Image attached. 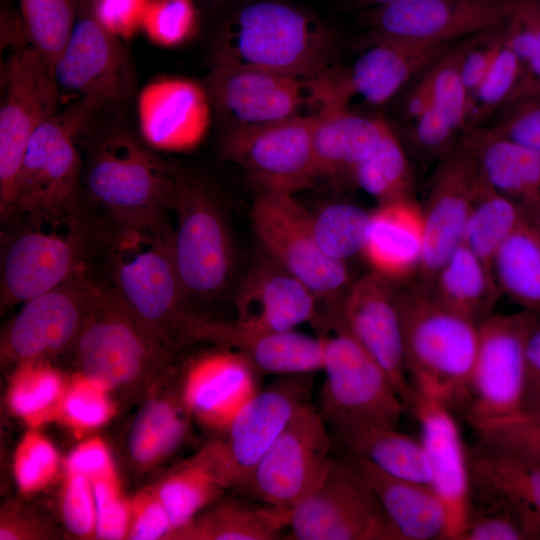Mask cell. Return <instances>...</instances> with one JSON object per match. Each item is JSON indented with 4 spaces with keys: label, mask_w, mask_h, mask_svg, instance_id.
I'll return each mask as SVG.
<instances>
[{
    "label": "cell",
    "mask_w": 540,
    "mask_h": 540,
    "mask_svg": "<svg viewBox=\"0 0 540 540\" xmlns=\"http://www.w3.org/2000/svg\"><path fill=\"white\" fill-rule=\"evenodd\" d=\"M168 213L146 223L116 225L107 253V283L143 323L175 348L189 342L190 324L197 314L180 282Z\"/></svg>",
    "instance_id": "obj_1"
},
{
    "label": "cell",
    "mask_w": 540,
    "mask_h": 540,
    "mask_svg": "<svg viewBox=\"0 0 540 540\" xmlns=\"http://www.w3.org/2000/svg\"><path fill=\"white\" fill-rule=\"evenodd\" d=\"M333 37L314 15L277 0L233 12L217 39L214 62L313 79L330 68Z\"/></svg>",
    "instance_id": "obj_2"
},
{
    "label": "cell",
    "mask_w": 540,
    "mask_h": 540,
    "mask_svg": "<svg viewBox=\"0 0 540 540\" xmlns=\"http://www.w3.org/2000/svg\"><path fill=\"white\" fill-rule=\"evenodd\" d=\"M396 286L410 383L414 391L458 411L476 356L478 323L417 284Z\"/></svg>",
    "instance_id": "obj_3"
},
{
    "label": "cell",
    "mask_w": 540,
    "mask_h": 540,
    "mask_svg": "<svg viewBox=\"0 0 540 540\" xmlns=\"http://www.w3.org/2000/svg\"><path fill=\"white\" fill-rule=\"evenodd\" d=\"M1 255V307L8 309L87 270L88 231L79 207L17 213ZM10 218V219H11Z\"/></svg>",
    "instance_id": "obj_4"
},
{
    "label": "cell",
    "mask_w": 540,
    "mask_h": 540,
    "mask_svg": "<svg viewBox=\"0 0 540 540\" xmlns=\"http://www.w3.org/2000/svg\"><path fill=\"white\" fill-rule=\"evenodd\" d=\"M75 349L81 373L109 391L164 366L174 347L143 323L107 282L91 278Z\"/></svg>",
    "instance_id": "obj_5"
},
{
    "label": "cell",
    "mask_w": 540,
    "mask_h": 540,
    "mask_svg": "<svg viewBox=\"0 0 540 540\" xmlns=\"http://www.w3.org/2000/svg\"><path fill=\"white\" fill-rule=\"evenodd\" d=\"M170 210L175 262L189 305L221 297L234 281L237 249L219 197L203 181L177 172Z\"/></svg>",
    "instance_id": "obj_6"
},
{
    "label": "cell",
    "mask_w": 540,
    "mask_h": 540,
    "mask_svg": "<svg viewBox=\"0 0 540 540\" xmlns=\"http://www.w3.org/2000/svg\"><path fill=\"white\" fill-rule=\"evenodd\" d=\"M316 320L329 328L321 337L325 381L318 408L328 427L398 428L407 407L379 364L349 332L339 308Z\"/></svg>",
    "instance_id": "obj_7"
},
{
    "label": "cell",
    "mask_w": 540,
    "mask_h": 540,
    "mask_svg": "<svg viewBox=\"0 0 540 540\" xmlns=\"http://www.w3.org/2000/svg\"><path fill=\"white\" fill-rule=\"evenodd\" d=\"M177 171L148 145L124 133L109 135L92 148L85 169L90 198L116 225L155 220L170 211Z\"/></svg>",
    "instance_id": "obj_8"
},
{
    "label": "cell",
    "mask_w": 540,
    "mask_h": 540,
    "mask_svg": "<svg viewBox=\"0 0 540 540\" xmlns=\"http://www.w3.org/2000/svg\"><path fill=\"white\" fill-rule=\"evenodd\" d=\"M311 374L278 376L259 389L212 441L194 458L226 488L240 491L256 465L312 391Z\"/></svg>",
    "instance_id": "obj_9"
},
{
    "label": "cell",
    "mask_w": 540,
    "mask_h": 540,
    "mask_svg": "<svg viewBox=\"0 0 540 540\" xmlns=\"http://www.w3.org/2000/svg\"><path fill=\"white\" fill-rule=\"evenodd\" d=\"M259 246L303 282L318 300L339 306L353 284L347 263L327 256L318 246L311 212L293 193L258 190L250 211Z\"/></svg>",
    "instance_id": "obj_10"
},
{
    "label": "cell",
    "mask_w": 540,
    "mask_h": 540,
    "mask_svg": "<svg viewBox=\"0 0 540 540\" xmlns=\"http://www.w3.org/2000/svg\"><path fill=\"white\" fill-rule=\"evenodd\" d=\"M540 315L491 314L478 323L476 356L458 410L468 424L522 412L525 352Z\"/></svg>",
    "instance_id": "obj_11"
},
{
    "label": "cell",
    "mask_w": 540,
    "mask_h": 540,
    "mask_svg": "<svg viewBox=\"0 0 540 540\" xmlns=\"http://www.w3.org/2000/svg\"><path fill=\"white\" fill-rule=\"evenodd\" d=\"M96 113L92 104L79 100L35 131L19 169L12 216L78 206L82 161L76 140Z\"/></svg>",
    "instance_id": "obj_12"
},
{
    "label": "cell",
    "mask_w": 540,
    "mask_h": 540,
    "mask_svg": "<svg viewBox=\"0 0 540 540\" xmlns=\"http://www.w3.org/2000/svg\"><path fill=\"white\" fill-rule=\"evenodd\" d=\"M333 437L318 408L305 404L256 465L244 495L292 512L322 483L332 463Z\"/></svg>",
    "instance_id": "obj_13"
},
{
    "label": "cell",
    "mask_w": 540,
    "mask_h": 540,
    "mask_svg": "<svg viewBox=\"0 0 540 540\" xmlns=\"http://www.w3.org/2000/svg\"><path fill=\"white\" fill-rule=\"evenodd\" d=\"M289 539L402 540L350 460H333L319 487L291 513Z\"/></svg>",
    "instance_id": "obj_14"
},
{
    "label": "cell",
    "mask_w": 540,
    "mask_h": 540,
    "mask_svg": "<svg viewBox=\"0 0 540 540\" xmlns=\"http://www.w3.org/2000/svg\"><path fill=\"white\" fill-rule=\"evenodd\" d=\"M0 109V213L13 214L16 182L35 131L56 114L60 89L51 66L32 46L20 49L5 74Z\"/></svg>",
    "instance_id": "obj_15"
},
{
    "label": "cell",
    "mask_w": 540,
    "mask_h": 540,
    "mask_svg": "<svg viewBox=\"0 0 540 540\" xmlns=\"http://www.w3.org/2000/svg\"><path fill=\"white\" fill-rule=\"evenodd\" d=\"M367 47L345 70L330 67L307 81L311 100L322 108L348 107L353 97L382 105L448 48L371 34Z\"/></svg>",
    "instance_id": "obj_16"
},
{
    "label": "cell",
    "mask_w": 540,
    "mask_h": 540,
    "mask_svg": "<svg viewBox=\"0 0 540 540\" xmlns=\"http://www.w3.org/2000/svg\"><path fill=\"white\" fill-rule=\"evenodd\" d=\"M315 114L272 124L226 130L221 155L239 166L258 190L295 193L316 178L313 152Z\"/></svg>",
    "instance_id": "obj_17"
},
{
    "label": "cell",
    "mask_w": 540,
    "mask_h": 540,
    "mask_svg": "<svg viewBox=\"0 0 540 540\" xmlns=\"http://www.w3.org/2000/svg\"><path fill=\"white\" fill-rule=\"evenodd\" d=\"M514 0H408L365 15L371 34L430 44H450L503 25Z\"/></svg>",
    "instance_id": "obj_18"
},
{
    "label": "cell",
    "mask_w": 540,
    "mask_h": 540,
    "mask_svg": "<svg viewBox=\"0 0 540 540\" xmlns=\"http://www.w3.org/2000/svg\"><path fill=\"white\" fill-rule=\"evenodd\" d=\"M52 70L59 89L78 95L98 112L123 102L133 85L131 64L120 39L89 9L75 22Z\"/></svg>",
    "instance_id": "obj_19"
},
{
    "label": "cell",
    "mask_w": 540,
    "mask_h": 540,
    "mask_svg": "<svg viewBox=\"0 0 540 540\" xmlns=\"http://www.w3.org/2000/svg\"><path fill=\"white\" fill-rule=\"evenodd\" d=\"M339 314L385 372L408 410L414 389L407 373L396 283L373 271L367 273L353 282L340 303Z\"/></svg>",
    "instance_id": "obj_20"
},
{
    "label": "cell",
    "mask_w": 540,
    "mask_h": 540,
    "mask_svg": "<svg viewBox=\"0 0 540 540\" xmlns=\"http://www.w3.org/2000/svg\"><path fill=\"white\" fill-rule=\"evenodd\" d=\"M204 87L226 130L264 126L296 115L306 80L214 62Z\"/></svg>",
    "instance_id": "obj_21"
},
{
    "label": "cell",
    "mask_w": 540,
    "mask_h": 540,
    "mask_svg": "<svg viewBox=\"0 0 540 540\" xmlns=\"http://www.w3.org/2000/svg\"><path fill=\"white\" fill-rule=\"evenodd\" d=\"M480 175L462 140L443 158L421 207L424 245L417 285L428 290L446 259L462 243Z\"/></svg>",
    "instance_id": "obj_22"
},
{
    "label": "cell",
    "mask_w": 540,
    "mask_h": 540,
    "mask_svg": "<svg viewBox=\"0 0 540 540\" xmlns=\"http://www.w3.org/2000/svg\"><path fill=\"white\" fill-rule=\"evenodd\" d=\"M420 428L430 469V487L447 516V540H462L471 504L472 476L468 451L452 410L414 391L409 409Z\"/></svg>",
    "instance_id": "obj_23"
},
{
    "label": "cell",
    "mask_w": 540,
    "mask_h": 540,
    "mask_svg": "<svg viewBox=\"0 0 540 540\" xmlns=\"http://www.w3.org/2000/svg\"><path fill=\"white\" fill-rule=\"evenodd\" d=\"M87 270L24 303L7 326L2 354L18 363L44 359L75 344L90 297Z\"/></svg>",
    "instance_id": "obj_24"
},
{
    "label": "cell",
    "mask_w": 540,
    "mask_h": 540,
    "mask_svg": "<svg viewBox=\"0 0 540 540\" xmlns=\"http://www.w3.org/2000/svg\"><path fill=\"white\" fill-rule=\"evenodd\" d=\"M212 105L204 85L181 77H163L145 85L137 99L141 136L150 148L183 152L206 136Z\"/></svg>",
    "instance_id": "obj_25"
},
{
    "label": "cell",
    "mask_w": 540,
    "mask_h": 540,
    "mask_svg": "<svg viewBox=\"0 0 540 540\" xmlns=\"http://www.w3.org/2000/svg\"><path fill=\"white\" fill-rule=\"evenodd\" d=\"M189 340L231 349L243 356L259 375L312 374L323 368V340L295 330L265 331L236 320L196 316Z\"/></svg>",
    "instance_id": "obj_26"
},
{
    "label": "cell",
    "mask_w": 540,
    "mask_h": 540,
    "mask_svg": "<svg viewBox=\"0 0 540 540\" xmlns=\"http://www.w3.org/2000/svg\"><path fill=\"white\" fill-rule=\"evenodd\" d=\"M317 301L303 282L260 248L236 289L235 320L259 330H295L316 320Z\"/></svg>",
    "instance_id": "obj_27"
},
{
    "label": "cell",
    "mask_w": 540,
    "mask_h": 540,
    "mask_svg": "<svg viewBox=\"0 0 540 540\" xmlns=\"http://www.w3.org/2000/svg\"><path fill=\"white\" fill-rule=\"evenodd\" d=\"M257 371L224 347L195 358L183 383L185 407L203 425L222 431L259 390Z\"/></svg>",
    "instance_id": "obj_28"
},
{
    "label": "cell",
    "mask_w": 540,
    "mask_h": 540,
    "mask_svg": "<svg viewBox=\"0 0 540 540\" xmlns=\"http://www.w3.org/2000/svg\"><path fill=\"white\" fill-rule=\"evenodd\" d=\"M424 245L421 207L413 199L371 211L362 255L372 271L399 283L417 274Z\"/></svg>",
    "instance_id": "obj_29"
},
{
    "label": "cell",
    "mask_w": 540,
    "mask_h": 540,
    "mask_svg": "<svg viewBox=\"0 0 540 540\" xmlns=\"http://www.w3.org/2000/svg\"><path fill=\"white\" fill-rule=\"evenodd\" d=\"M463 132L462 142L482 179L530 217L540 201V153L488 127H469Z\"/></svg>",
    "instance_id": "obj_30"
},
{
    "label": "cell",
    "mask_w": 540,
    "mask_h": 540,
    "mask_svg": "<svg viewBox=\"0 0 540 540\" xmlns=\"http://www.w3.org/2000/svg\"><path fill=\"white\" fill-rule=\"evenodd\" d=\"M368 483L402 540H447V516L426 484L389 475L364 458L348 457Z\"/></svg>",
    "instance_id": "obj_31"
},
{
    "label": "cell",
    "mask_w": 540,
    "mask_h": 540,
    "mask_svg": "<svg viewBox=\"0 0 540 540\" xmlns=\"http://www.w3.org/2000/svg\"><path fill=\"white\" fill-rule=\"evenodd\" d=\"M389 129L384 119L359 115L348 107L319 109L313 126L316 178L351 177Z\"/></svg>",
    "instance_id": "obj_32"
},
{
    "label": "cell",
    "mask_w": 540,
    "mask_h": 540,
    "mask_svg": "<svg viewBox=\"0 0 540 540\" xmlns=\"http://www.w3.org/2000/svg\"><path fill=\"white\" fill-rule=\"evenodd\" d=\"M473 487L508 503L540 539V467L479 445L468 452Z\"/></svg>",
    "instance_id": "obj_33"
},
{
    "label": "cell",
    "mask_w": 540,
    "mask_h": 540,
    "mask_svg": "<svg viewBox=\"0 0 540 540\" xmlns=\"http://www.w3.org/2000/svg\"><path fill=\"white\" fill-rule=\"evenodd\" d=\"M330 432L350 455L366 459L389 475L430 486L429 464L420 439L398 428L365 424L339 426Z\"/></svg>",
    "instance_id": "obj_34"
},
{
    "label": "cell",
    "mask_w": 540,
    "mask_h": 540,
    "mask_svg": "<svg viewBox=\"0 0 540 540\" xmlns=\"http://www.w3.org/2000/svg\"><path fill=\"white\" fill-rule=\"evenodd\" d=\"M427 292L477 323L492 314L502 294L492 268L462 243L439 268Z\"/></svg>",
    "instance_id": "obj_35"
},
{
    "label": "cell",
    "mask_w": 540,
    "mask_h": 540,
    "mask_svg": "<svg viewBox=\"0 0 540 540\" xmlns=\"http://www.w3.org/2000/svg\"><path fill=\"white\" fill-rule=\"evenodd\" d=\"M291 513L259 501L227 499L196 515L170 536L188 540H272L288 528Z\"/></svg>",
    "instance_id": "obj_36"
},
{
    "label": "cell",
    "mask_w": 540,
    "mask_h": 540,
    "mask_svg": "<svg viewBox=\"0 0 540 540\" xmlns=\"http://www.w3.org/2000/svg\"><path fill=\"white\" fill-rule=\"evenodd\" d=\"M491 268L502 294L540 315V230L531 219L505 241Z\"/></svg>",
    "instance_id": "obj_37"
},
{
    "label": "cell",
    "mask_w": 540,
    "mask_h": 540,
    "mask_svg": "<svg viewBox=\"0 0 540 540\" xmlns=\"http://www.w3.org/2000/svg\"><path fill=\"white\" fill-rule=\"evenodd\" d=\"M528 219L520 205L492 189L480 176L462 244L491 267L501 246Z\"/></svg>",
    "instance_id": "obj_38"
},
{
    "label": "cell",
    "mask_w": 540,
    "mask_h": 540,
    "mask_svg": "<svg viewBox=\"0 0 540 540\" xmlns=\"http://www.w3.org/2000/svg\"><path fill=\"white\" fill-rule=\"evenodd\" d=\"M351 179L378 205L413 199L410 164L391 127L377 148L354 168Z\"/></svg>",
    "instance_id": "obj_39"
},
{
    "label": "cell",
    "mask_w": 540,
    "mask_h": 540,
    "mask_svg": "<svg viewBox=\"0 0 540 540\" xmlns=\"http://www.w3.org/2000/svg\"><path fill=\"white\" fill-rule=\"evenodd\" d=\"M67 386L60 373L43 359L19 363L8 398L13 412L31 426L59 417Z\"/></svg>",
    "instance_id": "obj_40"
},
{
    "label": "cell",
    "mask_w": 540,
    "mask_h": 540,
    "mask_svg": "<svg viewBox=\"0 0 540 540\" xmlns=\"http://www.w3.org/2000/svg\"><path fill=\"white\" fill-rule=\"evenodd\" d=\"M185 422L173 404L164 399H152L133 421L128 447L133 460L143 466L162 461L180 444Z\"/></svg>",
    "instance_id": "obj_41"
},
{
    "label": "cell",
    "mask_w": 540,
    "mask_h": 540,
    "mask_svg": "<svg viewBox=\"0 0 540 540\" xmlns=\"http://www.w3.org/2000/svg\"><path fill=\"white\" fill-rule=\"evenodd\" d=\"M224 489L195 459L160 482L154 491L169 516L170 535L188 524L208 504L214 503Z\"/></svg>",
    "instance_id": "obj_42"
},
{
    "label": "cell",
    "mask_w": 540,
    "mask_h": 540,
    "mask_svg": "<svg viewBox=\"0 0 540 540\" xmlns=\"http://www.w3.org/2000/svg\"><path fill=\"white\" fill-rule=\"evenodd\" d=\"M371 211L347 202H335L311 212V226L320 249L347 262L362 254Z\"/></svg>",
    "instance_id": "obj_43"
},
{
    "label": "cell",
    "mask_w": 540,
    "mask_h": 540,
    "mask_svg": "<svg viewBox=\"0 0 540 540\" xmlns=\"http://www.w3.org/2000/svg\"><path fill=\"white\" fill-rule=\"evenodd\" d=\"M25 35L53 69L75 24L73 0H19Z\"/></svg>",
    "instance_id": "obj_44"
},
{
    "label": "cell",
    "mask_w": 540,
    "mask_h": 540,
    "mask_svg": "<svg viewBox=\"0 0 540 540\" xmlns=\"http://www.w3.org/2000/svg\"><path fill=\"white\" fill-rule=\"evenodd\" d=\"M465 41L448 48L425 71L421 82L427 88L432 106L438 109L458 131L465 130L469 97L461 76Z\"/></svg>",
    "instance_id": "obj_45"
},
{
    "label": "cell",
    "mask_w": 540,
    "mask_h": 540,
    "mask_svg": "<svg viewBox=\"0 0 540 540\" xmlns=\"http://www.w3.org/2000/svg\"><path fill=\"white\" fill-rule=\"evenodd\" d=\"M469 425L480 446L540 467V422L526 413Z\"/></svg>",
    "instance_id": "obj_46"
},
{
    "label": "cell",
    "mask_w": 540,
    "mask_h": 540,
    "mask_svg": "<svg viewBox=\"0 0 540 540\" xmlns=\"http://www.w3.org/2000/svg\"><path fill=\"white\" fill-rule=\"evenodd\" d=\"M521 73V62L504 33V42L493 64L470 99L466 128L478 127L495 111L507 106L518 87Z\"/></svg>",
    "instance_id": "obj_47"
},
{
    "label": "cell",
    "mask_w": 540,
    "mask_h": 540,
    "mask_svg": "<svg viewBox=\"0 0 540 540\" xmlns=\"http://www.w3.org/2000/svg\"><path fill=\"white\" fill-rule=\"evenodd\" d=\"M197 28L193 0H149L141 30L158 46L176 47L188 42Z\"/></svg>",
    "instance_id": "obj_48"
},
{
    "label": "cell",
    "mask_w": 540,
    "mask_h": 540,
    "mask_svg": "<svg viewBox=\"0 0 540 540\" xmlns=\"http://www.w3.org/2000/svg\"><path fill=\"white\" fill-rule=\"evenodd\" d=\"M113 413L108 390L81 373L67 386L59 417L83 434L105 424Z\"/></svg>",
    "instance_id": "obj_49"
},
{
    "label": "cell",
    "mask_w": 540,
    "mask_h": 540,
    "mask_svg": "<svg viewBox=\"0 0 540 540\" xmlns=\"http://www.w3.org/2000/svg\"><path fill=\"white\" fill-rule=\"evenodd\" d=\"M480 491L484 505H471L462 540H529V533L517 512L504 500Z\"/></svg>",
    "instance_id": "obj_50"
},
{
    "label": "cell",
    "mask_w": 540,
    "mask_h": 540,
    "mask_svg": "<svg viewBox=\"0 0 540 540\" xmlns=\"http://www.w3.org/2000/svg\"><path fill=\"white\" fill-rule=\"evenodd\" d=\"M59 467V456L44 436L27 433L17 447L14 456V475L23 493L37 492L54 478Z\"/></svg>",
    "instance_id": "obj_51"
},
{
    "label": "cell",
    "mask_w": 540,
    "mask_h": 540,
    "mask_svg": "<svg viewBox=\"0 0 540 540\" xmlns=\"http://www.w3.org/2000/svg\"><path fill=\"white\" fill-rule=\"evenodd\" d=\"M61 513L66 527L76 536H96V503L93 484L84 475L67 472Z\"/></svg>",
    "instance_id": "obj_52"
},
{
    "label": "cell",
    "mask_w": 540,
    "mask_h": 540,
    "mask_svg": "<svg viewBox=\"0 0 540 540\" xmlns=\"http://www.w3.org/2000/svg\"><path fill=\"white\" fill-rule=\"evenodd\" d=\"M96 503V537L106 540L126 538L129 502L121 494L117 476L92 482Z\"/></svg>",
    "instance_id": "obj_53"
},
{
    "label": "cell",
    "mask_w": 540,
    "mask_h": 540,
    "mask_svg": "<svg viewBox=\"0 0 540 540\" xmlns=\"http://www.w3.org/2000/svg\"><path fill=\"white\" fill-rule=\"evenodd\" d=\"M505 108L503 115L488 128L540 153V96L516 101Z\"/></svg>",
    "instance_id": "obj_54"
},
{
    "label": "cell",
    "mask_w": 540,
    "mask_h": 540,
    "mask_svg": "<svg viewBox=\"0 0 540 540\" xmlns=\"http://www.w3.org/2000/svg\"><path fill=\"white\" fill-rule=\"evenodd\" d=\"M505 24V23H504ZM504 24L465 41L461 76L469 102L493 64L503 42Z\"/></svg>",
    "instance_id": "obj_55"
},
{
    "label": "cell",
    "mask_w": 540,
    "mask_h": 540,
    "mask_svg": "<svg viewBox=\"0 0 540 540\" xmlns=\"http://www.w3.org/2000/svg\"><path fill=\"white\" fill-rule=\"evenodd\" d=\"M172 531L169 516L154 490H145L129 502V524L126 538L155 540Z\"/></svg>",
    "instance_id": "obj_56"
},
{
    "label": "cell",
    "mask_w": 540,
    "mask_h": 540,
    "mask_svg": "<svg viewBox=\"0 0 540 540\" xmlns=\"http://www.w3.org/2000/svg\"><path fill=\"white\" fill-rule=\"evenodd\" d=\"M413 120L412 142L422 154L441 161L457 145L454 140L459 131L432 105Z\"/></svg>",
    "instance_id": "obj_57"
},
{
    "label": "cell",
    "mask_w": 540,
    "mask_h": 540,
    "mask_svg": "<svg viewBox=\"0 0 540 540\" xmlns=\"http://www.w3.org/2000/svg\"><path fill=\"white\" fill-rule=\"evenodd\" d=\"M149 0H92L93 17L119 39H129L142 29Z\"/></svg>",
    "instance_id": "obj_58"
},
{
    "label": "cell",
    "mask_w": 540,
    "mask_h": 540,
    "mask_svg": "<svg viewBox=\"0 0 540 540\" xmlns=\"http://www.w3.org/2000/svg\"><path fill=\"white\" fill-rule=\"evenodd\" d=\"M67 472L86 476L94 482L116 476V471L105 443L93 438L80 444L68 457Z\"/></svg>",
    "instance_id": "obj_59"
},
{
    "label": "cell",
    "mask_w": 540,
    "mask_h": 540,
    "mask_svg": "<svg viewBox=\"0 0 540 540\" xmlns=\"http://www.w3.org/2000/svg\"><path fill=\"white\" fill-rule=\"evenodd\" d=\"M540 410V321L531 331L525 352L522 412Z\"/></svg>",
    "instance_id": "obj_60"
},
{
    "label": "cell",
    "mask_w": 540,
    "mask_h": 540,
    "mask_svg": "<svg viewBox=\"0 0 540 540\" xmlns=\"http://www.w3.org/2000/svg\"><path fill=\"white\" fill-rule=\"evenodd\" d=\"M353 3H355L358 6H363L367 8H373L408 0H351Z\"/></svg>",
    "instance_id": "obj_61"
},
{
    "label": "cell",
    "mask_w": 540,
    "mask_h": 540,
    "mask_svg": "<svg viewBox=\"0 0 540 540\" xmlns=\"http://www.w3.org/2000/svg\"><path fill=\"white\" fill-rule=\"evenodd\" d=\"M531 221L540 230V201L530 216Z\"/></svg>",
    "instance_id": "obj_62"
},
{
    "label": "cell",
    "mask_w": 540,
    "mask_h": 540,
    "mask_svg": "<svg viewBox=\"0 0 540 540\" xmlns=\"http://www.w3.org/2000/svg\"><path fill=\"white\" fill-rule=\"evenodd\" d=\"M526 414L529 415L531 418L540 422V410L536 412H532V413H526Z\"/></svg>",
    "instance_id": "obj_63"
},
{
    "label": "cell",
    "mask_w": 540,
    "mask_h": 540,
    "mask_svg": "<svg viewBox=\"0 0 540 540\" xmlns=\"http://www.w3.org/2000/svg\"><path fill=\"white\" fill-rule=\"evenodd\" d=\"M536 1H538L540 3V0H536Z\"/></svg>",
    "instance_id": "obj_64"
}]
</instances>
